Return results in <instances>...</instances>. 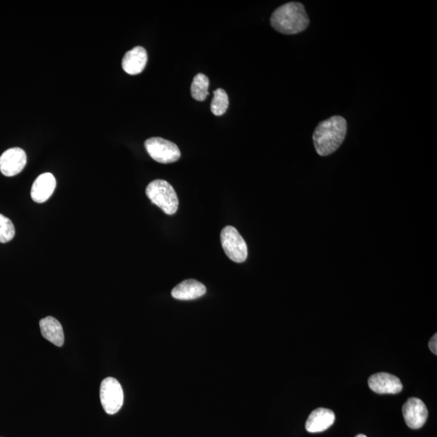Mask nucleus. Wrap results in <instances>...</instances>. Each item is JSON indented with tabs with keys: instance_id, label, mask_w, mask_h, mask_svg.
Instances as JSON below:
<instances>
[{
	"instance_id": "nucleus-8",
	"label": "nucleus",
	"mask_w": 437,
	"mask_h": 437,
	"mask_svg": "<svg viewBox=\"0 0 437 437\" xmlns=\"http://www.w3.org/2000/svg\"><path fill=\"white\" fill-rule=\"evenodd\" d=\"M27 163V156L23 149L10 148L0 156V171L4 176L13 177L23 171Z\"/></svg>"
},
{
	"instance_id": "nucleus-16",
	"label": "nucleus",
	"mask_w": 437,
	"mask_h": 437,
	"mask_svg": "<svg viewBox=\"0 0 437 437\" xmlns=\"http://www.w3.org/2000/svg\"><path fill=\"white\" fill-rule=\"evenodd\" d=\"M229 105V96L222 89L214 91V97L210 104V110L215 116L223 115L228 110Z\"/></svg>"
},
{
	"instance_id": "nucleus-14",
	"label": "nucleus",
	"mask_w": 437,
	"mask_h": 437,
	"mask_svg": "<svg viewBox=\"0 0 437 437\" xmlns=\"http://www.w3.org/2000/svg\"><path fill=\"white\" fill-rule=\"evenodd\" d=\"M42 336L57 347L64 343V333L61 323L56 318L49 316L43 318L39 323Z\"/></svg>"
},
{
	"instance_id": "nucleus-19",
	"label": "nucleus",
	"mask_w": 437,
	"mask_h": 437,
	"mask_svg": "<svg viewBox=\"0 0 437 437\" xmlns=\"http://www.w3.org/2000/svg\"><path fill=\"white\" fill-rule=\"evenodd\" d=\"M355 437H367L365 435L363 434H360L358 436H356Z\"/></svg>"
},
{
	"instance_id": "nucleus-12",
	"label": "nucleus",
	"mask_w": 437,
	"mask_h": 437,
	"mask_svg": "<svg viewBox=\"0 0 437 437\" xmlns=\"http://www.w3.org/2000/svg\"><path fill=\"white\" fill-rule=\"evenodd\" d=\"M148 62V53L142 46L132 49L124 56L122 66L127 74L138 75L141 73Z\"/></svg>"
},
{
	"instance_id": "nucleus-11",
	"label": "nucleus",
	"mask_w": 437,
	"mask_h": 437,
	"mask_svg": "<svg viewBox=\"0 0 437 437\" xmlns=\"http://www.w3.org/2000/svg\"><path fill=\"white\" fill-rule=\"evenodd\" d=\"M336 421V414L330 409L317 408L308 418L305 429L309 433H317L331 428Z\"/></svg>"
},
{
	"instance_id": "nucleus-1",
	"label": "nucleus",
	"mask_w": 437,
	"mask_h": 437,
	"mask_svg": "<svg viewBox=\"0 0 437 437\" xmlns=\"http://www.w3.org/2000/svg\"><path fill=\"white\" fill-rule=\"evenodd\" d=\"M347 121L341 116H333L318 124L312 139L318 155L327 156L336 152L347 134Z\"/></svg>"
},
{
	"instance_id": "nucleus-2",
	"label": "nucleus",
	"mask_w": 437,
	"mask_h": 437,
	"mask_svg": "<svg viewBox=\"0 0 437 437\" xmlns=\"http://www.w3.org/2000/svg\"><path fill=\"white\" fill-rule=\"evenodd\" d=\"M271 25L274 30L281 34H296L307 29L310 19L303 4L290 2L274 11L272 15Z\"/></svg>"
},
{
	"instance_id": "nucleus-15",
	"label": "nucleus",
	"mask_w": 437,
	"mask_h": 437,
	"mask_svg": "<svg viewBox=\"0 0 437 437\" xmlns=\"http://www.w3.org/2000/svg\"><path fill=\"white\" fill-rule=\"evenodd\" d=\"M209 79L206 75L198 73L194 77L191 84V96L194 99L203 101L209 95Z\"/></svg>"
},
{
	"instance_id": "nucleus-4",
	"label": "nucleus",
	"mask_w": 437,
	"mask_h": 437,
	"mask_svg": "<svg viewBox=\"0 0 437 437\" xmlns=\"http://www.w3.org/2000/svg\"><path fill=\"white\" fill-rule=\"evenodd\" d=\"M221 245L226 255L232 261L237 263L244 262L248 257L246 243L233 226H226L220 234Z\"/></svg>"
},
{
	"instance_id": "nucleus-13",
	"label": "nucleus",
	"mask_w": 437,
	"mask_h": 437,
	"mask_svg": "<svg viewBox=\"0 0 437 437\" xmlns=\"http://www.w3.org/2000/svg\"><path fill=\"white\" fill-rule=\"evenodd\" d=\"M207 289L196 279H186L172 291V298L180 300H191L201 298L206 294Z\"/></svg>"
},
{
	"instance_id": "nucleus-10",
	"label": "nucleus",
	"mask_w": 437,
	"mask_h": 437,
	"mask_svg": "<svg viewBox=\"0 0 437 437\" xmlns=\"http://www.w3.org/2000/svg\"><path fill=\"white\" fill-rule=\"evenodd\" d=\"M56 188V179L51 172L41 175L34 181L31 189L32 201L43 203L50 198Z\"/></svg>"
},
{
	"instance_id": "nucleus-7",
	"label": "nucleus",
	"mask_w": 437,
	"mask_h": 437,
	"mask_svg": "<svg viewBox=\"0 0 437 437\" xmlns=\"http://www.w3.org/2000/svg\"><path fill=\"white\" fill-rule=\"evenodd\" d=\"M403 417L410 429H419L423 427L429 417L427 407L417 398H409L403 405Z\"/></svg>"
},
{
	"instance_id": "nucleus-18",
	"label": "nucleus",
	"mask_w": 437,
	"mask_h": 437,
	"mask_svg": "<svg viewBox=\"0 0 437 437\" xmlns=\"http://www.w3.org/2000/svg\"><path fill=\"white\" fill-rule=\"evenodd\" d=\"M429 348L431 350V353L435 355L437 354V334H435L433 338L430 339L429 341Z\"/></svg>"
},
{
	"instance_id": "nucleus-3",
	"label": "nucleus",
	"mask_w": 437,
	"mask_h": 437,
	"mask_svg": "<svg viewBox=\"0 0 437 437\" xmlns=\"http://www.w3.org/2000/svg\"><path fill=\"white\" fill-rule=\"evenodd\" d=\"M146 194L151 202L167 215H174L177 213L179 202L174 187L168 182L158 179L149 183L146 189Z\"/></svg>"
},
{
	"instance_id": "nucleus-17",
	"label": "nucleus",
	"mask_w": 437,
	"mask_h": 437,
	"mask_svg": "<svg viewBox=\"0 0 437 437\" xmlns=\"http://www.w3.org/2000/svg\"><path fill=\"white\" fill-rule=\"evenodd\" d=\"M15 230L12 220L0 214V243H7L13 239Z\"/></svg>"
},
{
	"instance_id": "nucleus-9",
	"label": "nucleus",
	"mask_w": 437,
	"mask_h": 437,
	"mask_svg": "<svg viewBox=\"0 0 437 437\" xmlns=\"http://www.w3.org/2000/svg\"><path fill=\"white\" fill-rule=\"evenodd\" d=\"M369 386L372 391L380 395H396L403 388L398 377L386 372L372 375L369 379Z\"/></svg>"
},
{
	"instance_id": "nucleus-5",
	"label": "nucleus",
	"mask_w": 437,
	"mask_h": 437,
	"mask_svg": "<svg viewBox=\"0 0 437 437\" xmlns=\"http://www.w3.org/2000/svg\"><path fill=\"white\" fill-rule=\"evenodd\" d=\"M100 398L102 407L107 414H115L120 412L124 401L123 390L120 381L113 377H107L102 381Z\"/></svg>"
},
{
	"instance_id": "nucleus-6",
	"label": "nucleus",
	"mask_w": 437,
	"mask_h": 437,
	"mask_svg": "<svg viewBox=\"0 0 437 437\" xmlns=\"http://www.w3.org/2000/svg\"><path fill=\"white\" fill-rule=\"evenodd\" d=\"M145 148L151 158L161 164L174 163L181 158L180 150L175 143L160 137L146 140Z\"/></svg>"
}]
</instances>
